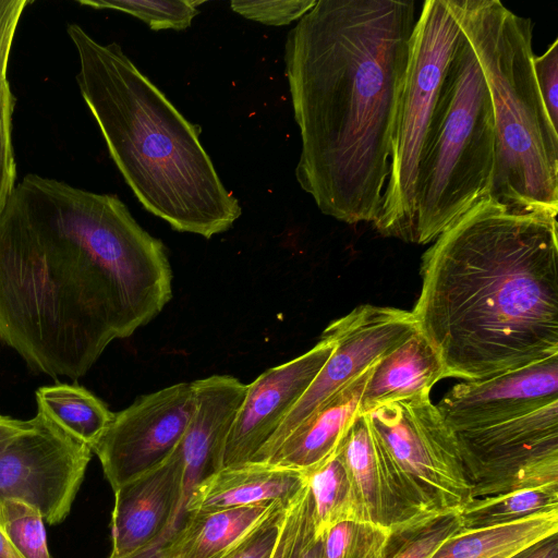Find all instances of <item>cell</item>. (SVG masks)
Segmentation results:
<instances>
[{"instance_id": "35", "label": "cell", "mask_w": 558, "mask_h": 558, "mask_svg": "<svg viewBox=\"0 0 558 558\" xmlns=\"http://www.w3.org/2000/svg\"><path fill=\"white\" fill-rule=\"evenodd\" d=\"M512 558H558L557 534L527 547Z\"/></svg>"}, {"instance_id": "5", "label": "cell", "mask_w": 558, "mask_h": 558, "mask_svg": "<svg viewBox=\"0 0 558 558\" xmlns=\"http://www.w3.org/2000/svg\"><path fill=\"white\" fill-rule=\"evenodd\" d=\"M493 106L496 148L488 198L513 209L558 214V130L533 71V23L499 0H458Z\"/></svg>"}, {"instance_id": "17", "label": "cell", "mask_w": 558, "mask_h": 558, "mask_svg": "<svg viewBox=\"0 0 558 558\" xmlns=\"http://www.w3.org/2000/svg\"><path fill=\"white\" fill-rule=\"evenodd\" d=\"M305 484L306 477L301 472L268 464L222 468L194 486L187 510L217 511L290 502Z\"/></svg>"}, {"instance_id": "15", "label": "cell", "mask_w": 558, "mask_h": 558, "mask_svg": "<svg viewBox=\"0 0 558 558\" xmlns=\"http://www.w3.org/2000/svg\"><path fill=\"white\" fill-rule=\"evenodd\" d=\"M378 360L316 407L260 464L295 470L305 476L333 457L360 414L366 383Z\"/></svg>"}, {"instance_id": "3", "label": "cell", "mask_w": 558, "mask_h": 558, "mask_svg": "<svg viewBox=\"0 0 558 558\" xmlns=\"http://www.w3.org/2000/svg\"><path fill=\"white\" fill-rule=\"evenodd\" d=\"M557 216L484 198L422 256L411 312L444 378L482 380L558 355Z\"/></svg>"}, {"instance_id": "30", "label": "cell", "mask_w": 558, "mask_h": 558, "mask_svg": "<svg viewBox=\"0 0 558 558\" xmlns=\"http://www.w3.org/2000/svg\"><path fill=\"white\" fill-rule=\"evenodd\" d=\"M290 502L278 505L221 558H271Z\"/></svg>"}, {"instance_id": "12", "label": "cell", "mask_w": 558, "mask_h": 558, "mask_svg": "<svg viewBox=\"0 0 558 558\" xmlns=\"http://www.w3.org/2000/svg\"><path fill=\"white\" fill-rule=\"evenodd\" d=\"M196 404L193 381L138 397L114 413L93 452L114 492L163 463L182 439Z\"/></svg>"}, {"instance_id": "8", "label": "cell", "mask_w": 558, "mask_h": 558, "mask_svg": "<svg viewBox=\"0 0 558 558\" xmlns=\"http://www.w3.org/2000/svg\"><path fill=\"white\" fill-rule=\"evenodd\" d=\"M460 34L458 0L423 3L412 34L395 119L389 175L380 213L373 223L383 236L411 243L421 151Z\"/></svg>"}, {"instance_id": "16", "label": "cell", "mask_w": 558, "mask_h": 558, "mask_svg": "<svg viewBox=\"0 0 558 558\" xmlns=\"http://www.w3.org/2000/svg\"><path fill=\"white\" fill-rule=\"evenodd\" d=\"M349 483L350 521L373 523L392 536L411 533L374 445L365 414H359L337 449Z\"/></svg>"}, {"instance_id": "29", "label": "cell", "mask_w": 558, "mask_h": 558, "mask_svg": "<svg viewBox=\"0 0 558 558\" xmlns=\"http://www.w3.org/2000/svg\"><path fill=\"white\" fill-rule=\"evenodd\" d=\"M316 2L317 0H233L230 7L245 19L265 25L282 26L299 21Z\"/></svg>"}, {"instance_id": "25", "label": "cell", "mask_w": 558, "mask_h": 558, "mask_svg": "<svg viewBox=\"0 0 558 558\" xmlns=\"http://www.w3.org/2000/svg\"><path fill=\"white\" fill-rule=\"evenodd\" d=\"M0 531L23 558H51L38 508L17 499H0Z\"/></svg>"}, {"instance_id": "4", "label": "cell", "mask_w": 558, "mask_h": 558, "mask_svg": "<svg viewBox=\"0 0 558 558\" xmlns=\"http://www.w3.org/2000/svg\"><path fill=\"white\" fill-rule=\"evenodd\" d=\"M68 34L78 57L81 95L144 209L179 232L210 239L229 230L242 209L201 144V126L182 116L120 45L100 44L77 24Z\"/></svg>"}, {"instance_id": "9", "label": "cell", "mask_w": 558, "mask_h": 558, "mask_svg": "<svg viewBox=\"0 0 558 558\" xmlns=\"http://www.w3.org/2000/svg\"><path fill=\"white\" fill-rule=\"evenodd\" d=\"M452 433L473 498L558 488V400L495 425Z\"/></svg>"}, {"instance_id": "1", "label": "cell", "mask_w": 558, "mask_h": 558, "mask_svg": "<svg viewBox=\"0 0 558 558\" xmlns=\"http://www.w3.org/2000/svg\"><path fill=\"white\" fill-rule=\"evenodd\" d=\"M172 296L163 243L114 194L27 174L0 216V341L76 380Z\"/></svg>"}, {"instance_id": "21", "label": "cell", "mask_w": 558, "mask_h": 558, "mask_svg": "<svg viewBox=\"0 0 558 558\" xmlns=\"http://www.w3.org/2000/svg\"><path fill=\"white\" fill-rule=\"evenodd\" d=\"M35 397L37 412L92 450L114 415L102 400L76 383L41 386Z\"/></svg>"}, {"instance_id": "19", "label": "cell", "mask_w": 558, "mask_h": 558, "mask_svg": "<svg viewBox=\"0 0 558 558\" xmlns=\"http://www.w3.org/2000/svg\"><path fill=\"white\" fill-rule=\"evenodd\" d=\"M274 501L217 511H192L167 558H221L278 505Z\"/></svg>"}, {"instance_id": "32", "label": "cell", "mask_w": 558, "mask_h": 558, "mask_svg": "<svg viewBox=\"0 0 558 558\" xmlns=\"http://www.w3.org/2000/svg\"><path fill=\"white\" fill-rule=\"evenodd\" d=\"M288 558H322V538L315 535L307 482L302 496L296 533Z\"/></svg>"}, {"instance_id": "33", "label": "cell", "mask_w": 558, "mask_h": 558, "mask_svg": "<svg viewBox=\"0 0 558 558\" xmlns=\"http://www.w3.org/2000/svg\"><path fill=\"white\" fill-rule=\"evenodd\" d=\"M27 0H0V83L7 81L12 43Z\"/></svg>"}, {"instance_id": "36", "label": "cell", "mask_w": 558, "mask_h": 558, "mask_svg": "<svg viewBox=\"0 0 558 558\" xmlns=\"http://www.w3.org/2000/svg\"><path fill=\"white\" fill-rule=\"evenodd\" d=\"M25 424L24 420L0 414V442L17 433Z\"/></svg>"}, {"instance_id": "24", "label": "cell", "mask_w": 558, "mask_h": 558, "mask_svg": "<svg viewBox=\"0 0 558 558\" xmlns=\"http://www.w3.org/2000/svg\"><path fill=\"white\" fill-rule=\"evenodd\" d=\"M391 537L384 526L343 521L322 537V558H385Z\"/></svg>"}, {"instance_id": "6", "label": "cell", "mask_w": 558, "mask_h": 558, "mask_svg": "<svg viewBox=\"0 0 558 558\" xmlns=\"http://www.w3.org/2000/svg\"><path fill=\"white\" fill-rule=\"evenodd\" d=\"M495 148L489 92L474 50L461 31L421 151L411 243H433L488 197Z\"/></svg>"}, {"instance_id": "34", "label": "cell", "mask_w": 558, "mask_h": 558, "mask_svg": "<svg viewBox=\"0 0 558 558\" xmlns=\"http://www.w3.org/2000/svg\"><path fill=\"white\" fill-rule=\"evenodd\" d=\"M305 486L306 484L296 494L288 507L281 533L275 546L271 558H288L290 554L296 533L301 501Z\"/></svg>"}, {"instance_id": "10", "label": "cell", "mask_w": 558, "mask_h": 558, "mask_svg": "<svg viewBox=\"0 0 558 558\" xmlns=\"http://www.w3.org/2000/svg\"><path fill=\"white\" fill-rule=\"evenodd\" d=\"M93 450L41 413L0 442V499L27 502L48 524L69 515Z\"/></svg>"}, {"instance_id": "13", "label": "cell", "mask_w": 558, "mask_h": 558, "mask_svg": "<svg viewBox=\"0 0 558 558\" xmlns=\"http://www.w3.org/2000/svg\"><path fill=\"white\" fill-rule=\"evenodd\" d=\"M322 339L307 352L260 374L246 391L229 430L223 468L248 463L275 434L330 356Z\"/></svg>"}, {"instance_id": "11", "label": "cell", "mask_w": 558, "mask_h": 558, "mask_svg": "<svg viewBox=\"0 0 558 558\" xmlns=\"http://www.w3.org/2000/svg\"><path fill=\"white\" fill-rule=\"evenodd\" d=\"M417 330L411 312L363 304L331 322L320 338L335 348L304 395L248 463H265L286 437L324 400Z\"/></svg>"}, {"instance_id": "14", "label": "cell", "mask_w": 558, "mask_h": 558, "mask_svg": "<svg viewBox=\"0 0 558 558\" xmlns=\"http://www.w3.org/2000/svg\"><path fill=\"white\" fill-rule=\"evenodd\" d=\"M558 400V355L482 380L454 385L436 405L452 430L486 427Z\"/></svg>"}, {"instance_id": "23", "label": "cell", "mask_w": 558, "mask_h": 558, "mask_svg": "<svg viewBox=\"0 0 558 558\" xmlns=\"http://www.w3.org/2000/svg\"><path fill=\"white\" fill-rule=\"evenodd\" d=\"M305 477L312 498L315 535L322 538L333 525L350 521L348 478L337 452Z\"/></svg>"}, {"instance_id": "7", "label": "cell", "mask_w": 558, "mask_h": 558, "mask_svg": "<svg viewBox=\"0 0 558 558\" xmlns=\"http://www.w3.org/2000/svg\"><path fill=\"white\" fill-rule=\"evenodd\" d=\"M365 415L414 529L458 514L473 499L453 433L429 393L380 405Z\"/></svg>"}, {"instance_id": "27", "label": "cell", "mask_w": 558, "mask_h": 558, "mask_svg": "<svg viewBox=\"0 0 558 558\" xmlns=\"http://www.w3.org/2000/svg\"><path fill=\"white\" fill-rule=\"evenodd\" d=\"M459 530V515L448 514L411 533L392 536L385 558H430L438 546Z\"/></svg>"}, {"instance_id": "28", "label": "cell", "mask_w": 558, "mask_h": 558, "mask_svg": "<svg viewBox=\"0 0 558 558\" xmlns=\"http://www.w3.org/2000/svg\"><path fill=\"white\" fill-rule=\"evenodd\" d=\"M15 98L7 81L0 83V216L16 181V163L12 145V116Z\"/></svg>"}, {"instance_id": "18", "label": "cell", "mask_w": 558, "mask_h": 558, "mask_svg": "<svg viewBox=\"0 0 558 558\" xmlns=\"http://www.w3.org/2000/svg\"><path fill=\"white\" fill-rule=\"evenodd\" d=\"M440 379H444L441 362L416 330L377 361L362 396L360 414L390 402L430 393Z\"/></svg>"}, {"instance_id": "37", "label": "cell", "mask_w": 558, "mask_h": 558, "mask_svg": "<svg viewBox=\"0 0 558 558\" xmlns=\"http://www.w3.org/2000/svg\"><path fill=\"white\" fill-rule=\"evenodd\" d=\"M0 558H23L0 531Z\"/></svg>"}, {"instance_id": "31", "label": "cell", "mask_w": 558, "mask_h": 558, "mask_svg": "<svg viewBox=\"0 0 558 558\" xmlns=\"http://www.w3.org/2000/svg\"><path fill=\"white\" fill-rule=\"evenodd\" d=\"M533 71L547 117L558 130V39L539 57L533 59Z\"/></svg>"}, {"instance_id": "2", "label": "cell", "mask_w": 558, "mask_h": 558, "mask_svg": "<svg viewBox=\"0 0 558 558\" xmlns=\"http://www.w3.org/2000/svg\"><path fill=\"white\" fill-rule=\"evenodd\" d=\"M415 22L412 0H317L287 35L295 178L326 216L378 218Z\"/></svg>"}, {"instance_id": "22", "label": "cell", "mask_w": 558, "mask_h": 558, "mask_svg": "<svg viewBox=\"0 0 558 558\" xmlns=\"http://www.w3.org/2000/svg\"><path fill=\"white\" fill-rule=\"evenodd\" d=\"M558 510V488H536L473 498L458 513L461 529L510 523Z\"/></svg>"}, {"instance_id": "20", "label": "cell", "mask_w": 558, "mask_h": 558, "mask_svg": "<svg viewBox=\"0 0 558 558\" xmlns=\"http://www.w3.org/2000/svg\"><path fill=\"white\" fill-rule=\"evenodd\" d=\"M557 532L558 510L505 524L461 529L447 537L430 558H512Z\"/></svg>"}, {"instance_id": "26", "label": "cell", "mask_w": 558, "mask_h": 558, "mask_svg": "<svg viewBox=\"0 0 558 558\" xmlns=\"http://www.w3.org/2000/svg\"><path fill=\"white\" fill-rule=\"evenodd\" d=\"M82 5L93 9H109L128 13L146 23L154 31H182L191 26L204 1L173 0H78Z\"/></svg>"}]
</instances>
